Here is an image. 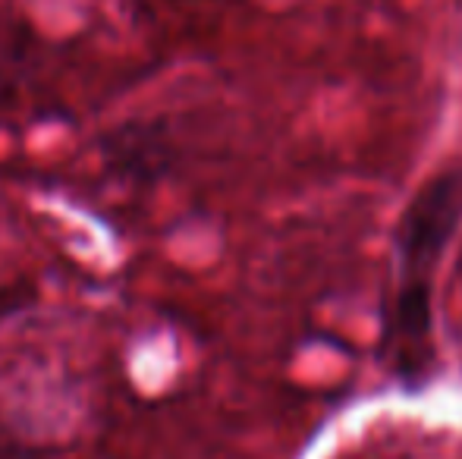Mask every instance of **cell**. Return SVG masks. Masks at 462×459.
<instances>
[{
	"mask_svg": "<svg viewBox=\"0 0 462 459\" xmlns=\"http://www.w3.org/2000/svg\"><path fill=\"white\" fill-rule=\"evenodd\" d=\"M462 221V170L431 177L402 211L396 230L400 277L393 293L431 296V274Z\"/></svg>",
	"mask_w": 462,
	"mask_h": 459,
	"instance_id": "1",
	"label": "cell"
},
{
	"mask_svg": "<svg viewBox=\"0 0 462 459\" xmlns=\"http://www.w3.org/2000/svg\"><path fill=\"white\" fill-rule=\"evenodd\" d=\"M164 135L152 126H123L104 145V158L116 173L133 179H152L167 167Z\"/></svg>",
	"mask_w": 462,
	"mask_h": 459,
	"instance_id": "2",
	"label": "cell"
},
{
	"mask_svg": "<svg viewBox=\"0 0 462 459\" xmlns=\"http://www.w3.org/2000/svg\"><path fill=\"white\" fill-rule=\"evenodd\" d=\"M457 277H459V287H462V255H459V262H457Z\"/></svg>",
	"mask_w": 462,
	"mask_h": 459,
	"instance_id": "3",
	"label": "cell"
}]
</instances>
